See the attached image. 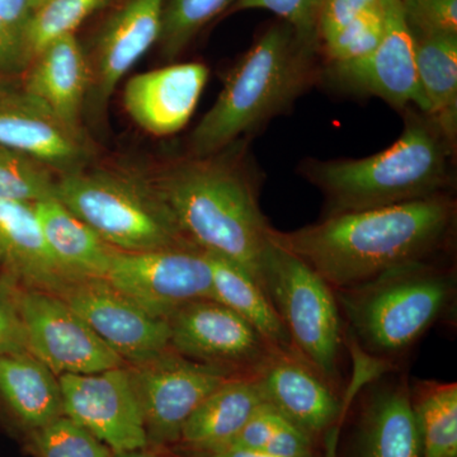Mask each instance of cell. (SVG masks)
I'll return each mask as SVG.
<instances>
[{
    "mask_svg": "<svg viewBox=\"0 0 457 457\" xmlns=\"http://www.w3.org/2000/svg\"><path fill=\"white\" fill-rule=\"evenodd\" d=\"M451 195L326 215L297 230L273 228L276 242L302 258L333 290L356 287L387 270L436 260L453 239Z\"/></svg>",
    "mask_w": 457,
    "mask_h": 457,
    "instance_id": "cell-1",
    "label": "cell"
},
{
    "mask_svg": "<svg viewBox=\"0 0 457 457\" xmlns=\"http://www.w3.org/2000/svg\"><path fill=\"white\" fill-rule=\"evenodd\" d=\"M239 141L207 156H186L147 174L186 239L242 267L260 284L273 228L261 209L260 182Z\"/></svg>",
    "mask_w": 457,
    "mask_h": 457,
    "instance_id": "cell-2",
    "label": "cell"
},
{
    "mask_svg": "<svg viewBox=\"0 0 457 457\" xmlns=\"http://www.w3.org/2000/svg\"><path fill=\"white\" fill-rule=\"evenodd\" d=\"M320 53L299 40L287 23L278 22L240 56L220 95L188 140L189 156L220 153L290 111L320 80Z\"/></svg>",
    "mask_w": 457,
    "mask_h": 457,
    "instance_id": "cell-3",
    "label": "cell"
},
{
    "mask_svg": "<svg viewBox=\"0 0 457 457\" xmlns=\"http://www.w3.org/2000/svg\"><path fill=\"white\" fill-rule=\"evenodd\" d=\"M398 140L359 159H309L300 173L323 194L327 215L449 195L455 143L428 114L408 108Z\"/></svg>",
    "mask_w": 457,
    "mask_h": 457,
    "instance_id": "cell-4",
    "label": "cell"
},
{
    "mask_svg": "<svg viewBox=\"0 0 457 457\" xmlns=\"http://www.w3.org/2000/svg\"><path fill=\"white\" fill-rule=\"evenodd\" d=\"M335 293L356 350L389 365L451 312L456 270L436 260L416 262Z\"/></svg>",
    "mask_w": 457,
    "mask_h": 457,
    "instance_id": "cell-5",
    "label": "cell"
},
{
    "mask_svg": "<svg viewBox=\"0 0 457 457\" xmlns=\"http://www.w3.org/2000/svg\"><path fill=\"white\" fill-rule=\"evenodd\" d=\"M55 198L119 251L192 245L147 176L88 165L57 176Z\"/></svg>",
    "mask_w": 457,
    "mask_h": 457,
    "instance_id": "cell-6",
    "label": "cell"
},
{
    "mask_svg": "<svg viewBox=\"0 0 457 457\" xmlns=\"http://www.w3.org/2000/svg\"><path fill=\"white\" fill-rule=\"evenodd\" d=\"M260 285L300 357L338 389L345 327L335 290L272 236L262 257Z\"/></svg>",
    "mask_w": 457,
    "mask_h": 457,
    "instance_id": "cell-7",
    "label": "cell"
},
{
    "mask_svg": "<svg viewBox=\"0 0 457 457\" xmlns=\"http://www.w3.org/2000/svg\"><path fill=\"white\" fill-rule=\"evenodd\" d=\"M126 366L152 449L176 446L183 426L198 405L237 378L227 370L186 359L170 347L152 359Z\"/></svg>",
    "mask_w": 457,
    "mask_h": 457,
    "instance_id": "cell-8",
    "label": "cell"
},
{
    "mask_svg": "<svg viewBox=\"0 0 457 457\" xmlns=\"http://www.w3.org/2000/svg\"><path fill=\"white\" fill-rule=\"evenodd\" d=\"M101 278L158 318L167 319L186 303L213 299L209 257L194 245L146 252L114 249Z\"/></svg>",
    "mask_w": 457,
    "mask_h": 457,
    "instance_id": "cell-9",
    "label": "cell"
},
{
    "mask_svg": "<svg viewBox=\"0 0 457 457\" xmlns=\"http://www.w3.org/2000/svg\"><path fill=\"white\" fill-rule=\"evenodd\" d=\"M384 35L376 49L351 62L323 64L320 80L339 92L383 99L396 110L428 113L418 80L413 36L400 0H384Z\"/></svg>",
    "mask_w": 457,
    "mask_h": 457,
    "instance_id": "cell-10",
    "label": "cell"
},
{
    "mask_svg": "<svg viewBox=\"0 0 457 457\" xmlns=\"http://www.w3.org/2000/svg\"><path fill=\"white\" fill-rule=\"evenodd\" d=\"M167 321L171 350L237 376L257 375L275 352L245 318L218 300L186 303Z\"/></svg>",
    "mask_w": 457,
    "mask_h": 457,
    "instance_id": "cell-11",
    "label": "cell"
},
{
    "mask_svg": "<svg viewBox=\"0 0 457 457\" xmlns=\"http://www.w3.org/2000/svg\"><path fill=\"white\" fill-rule=\"evenodd\" d=\"M21 308L29 353L54 374H95L126 365L57 295L22 285Z\"/></svg>",
    "mask_w": 457,
    "mask_h": 457,
    "instance_id": "cell-12",
    "label": "cell"
},
{
    "mask_svg": "<svg viewBox=\"0 0 457 457\" xmlns=\"http://www.w3.org/2000/svg\"><path fill=\"white\" fill-rule=\"evenodd\" d=\"M57 296L126 363L152 359L170 348L167 319L149 314L106 279H74Z\"/></svg>",
    "mask_w": 457,
    "mask_h": 457,
    "instance_id": "cell-13",
    "label": "cell"
},
{
    "mask_svg": "<svg viewBox=\"0 0 457 457\" xmlns=\"http://www.w3.org/2000/svg\"><path fill=\"white\" fill-rule=\"evenodd\" d=\"M255 376L266 402L315 438L345 420L352 399L375 374L356 363L351 387L342 399L337 389L299 354L273 352Z\"/></svg>",
    "mask_w": 457,
    "mask_h": 457,
    "instance_id": "cell-14",
    "label": "cell"
},
{
    "mask_svg": "<svg viewBox=\"0 0 457 457\" xmlns=\"http://www.w3.org/2000/svg\"><path fill=\"white\" fill-rule=\"evenodd\" d=\"M64 416L113 453L149 447L128 366L95 374L59 376Z\"/></svg>",
    "mask_w": 457,
    "mask_h": 457,
    "instance_id": "cell-15",
    "label": "cell"
},
{
    "mask_svg": "<svg viewBox=\"0 0 457 457\" xmlns=\"http://www.w3.org/2000/svg\"><path fill=\"white\" fill-rule=\"evenodd\" d=\"M0 145L31 156L56 176L88 167L95 154L84 130L14 84L0 88Z\"/></svg>",
    "mask_w": 457,
    "mask_h": 457,
    "instance_id": "cell-16",
    "label": "cell"
},
{
    "mask_svg": "<svg viewBox=\"0 0 457 457\" xmlns=\"http://www.w3.org/2000/svg\"><path fill=\"white\" fill-rule=\"evenodd\" d=\"M164 0H126L111 14L88 55L90 84L86 110L102 116L119 83L158 44ZM84 110V111H86Z\"/></svg>",
    "mask_w": 457,
    "mask_h": 457,
    "instance_id": "cell-17",
    "label": "cell"
},
{
    "mask_svg": "<svg viewBox=\"0 0 457 457\" xmlns=\"http://www.w3.org/2000/svg\"><path fill=\"white\" fill-rule=\"evenodd\" d=\"M209 75L203 62H177L134 75L123 88V107L147 134L170 137L194 116Z\"/></svg>",
    "mask_w": 457,
    "mask_h": 457,
    "instance_id": "cell-18",
    "label": "cell"
},
{
    "mask_svg": "<svg viewBox=\"0 0 457 457\" xmlns=\"http://www.w3.org/2000/svg\"><path fill=\"white\" fill-rule=\"evenodd\" d=\"M22 88L77 130H83L90 84L88 55L75 33L45 46L27 68Z\"/></svg>",
    "mask_w": 457,
    "mask_h": 457,
    "instance_id": "cell-19",
    "label": "cell"
},
{
    "mask_svg": "<svg viewBox=\"0 0 457 457\" xmlns=\"http://www.w3.org/2000/svg\"><path fill=\"white\" fill-rule=\"evenodd\" d=\"M0 269L26 287L59 295L78 276L50 251L31 204L0 200Z\"/></svg>",
    "mask_w": 457,
    "mask_h": 457,
    "instance_id": "cell-20",
    "label": "cell"
},
{
    "mask_svg": "<svg viewBox=\"0 0 457 457\" xmlns=\"http://www.w3.org/2000/svg\"><path fill=\"white\" fill-rule=\"evenodd\" d=\"M266 402L257 376H237L219 386L198 405L183 426L182 451L227 446Z\"/></svg>",
    "mask_w": 457,
    "mask_h": 457,
    "instance_id": "cell-21",
    "label": "cell"
},
{
    "mask_svg": "<svg viewBox=\"0 0 457 457\" xmlns=\"http://www.w3.org/2000/svg\"><path fill=\"white\" fill-rule=\"evenodd\" d=\"M0 402L29 432L64 416L59 376L31 353L0 357Z\"/></svg>",
    "mask_w": 457,
    "mask_h": 457,
    "instance_id": "cell-22",
    "label": "cell"
},
{
    "mask_svg": "<svg viewBox=\"0 0 457 457\" xmlns=\"http://www.w3.org/2000/svg\"><path fill=\"white\" fill-rule=\"evenodd\" d=\"M362 457H422L407 375L370 402L363 423Z\"/></svg>",
    "mask_w": 457,
    "mask_h": 457,
    "instance_id": "cell-23",
    "label": "cell"
},
{
    "mask_svg": "<svg viewBox=\"0 0 457 457\" xmlns=\"http://www.w3.org/2000/svg\"><path fill=\"white\" fill-rule=\"evenodd\" d=\"M206 254L212 270L213 300L245 318L273 351L299 354L285 324L257 279L233 262Z\"/></svg>",
    "mask_w": 457,
    "mask_h": 457,
    "instance_id": "cell-24",
    "label": "cell"
},
{
    "mask_svg": "<svg viewBox=\"0 0 457 457\" xmlns=\"http://www.w3.org/2000/svg\"><path fill=\"white\" fill-rule=\"evenodd\" d=\"M33 207L56 260L75 275L102 278L114 248L55 197L40 201Z\"/></svg>",
    "mask_w": 457,
    "mask_h": 457,
    "instance_id": "cell-25",
    "label": "cell"
},
{
    "mask_svg": "<svg viewBox=\"0 0 457 457\" xmlns=\"http://www.w3.org/2000/svg\"><path fill=\"white\" fill-rule=\"evenodd\" d=\"M418 80L428 116L456 144L457 35L413 33Z\"/></svg>",
    "mask_w": 457,
    "mask_h": 457,
    "instance_id": "cell-26",
    "label": "cell"
},
{
    "mask_svg": "<svg viewBox=\"0 0 457 457\" xmlns=\"http://www.w3.org/2000/svg\"><path fill=\"white\" fill-rule=\"evenodd\" d=\"M411 399L422 457H457V384L418 380Z\"/></svg>",
    "mask_w": 457,
    "mask_h": 457,
    "instance_id": "cell-27",
    "label": "cell"
},
{
    "mask_svg": "<svg viewBox=\"0 0 457 457\" xmlns=\"http://www.w3.org/2000/svg\"><path fill=\"white\" fill-rule=\"evenodd\" d=\"M237 0H164L159 50L173 62L194 41L204 26L227 13Z\"/></svg>",
    "mask_w": 457,
    "mask_h": 457,
    "instance_id": "cell-28",
    "label": "cell"
},
{
    "mask_svg": "<svg viewBox=\"0 0 457 457\" xmlns=\"http://www.w3.org/2000/svg\"><path fill=\"white\" fill-rule=\"evenodd\" d=\"M57 176L31 156L0 145V200L35 204L55 197Z\"/></svg>",
    "mask_w": 457,
    "mask_h": 457,
    "instance_id": "cell-29",
    "label": "cell"
},
{
    "mask_svg": "<svg viewBox=\"0 0 457 457\" xmlns=\"http://www.w3.org/2000/svg\"><path fill=\"white\" fill-rule=\"evenodd\" d=\"M107 0H46L32 12L27 25L26 40L31 57L56 38L75 33L84 21Z\"/></svg>",
    "mask_w": 457,
    "mask_h": 457,
    "instance_id": "cell-30",
    "label": "cell"
},
{
    "mask_svg": "<svg viewBox=\"0 0 457 457\" xmlns=\"http://www.w3.org/2000/svg\"><path fill=\"white\" fill-rule=\"evenodd\" d=\"M29 0H0V88L22 79L32 62L26 32Z\"/></svg>",
    "mask_w": 457,
    "mask_h": 457,
    "instance_id": "cell-31",
    "label": "cell"
},
{
    "mask_svg": "<svg viewBox=\"0 0 457 457\" xmlns=\"http://www.w3.org/2000/svg\"><path fill=\"white\" fill-rule=\"evenodd\" d=\"M29 445L37 457H113L104 442L65 416L29 432Z\"/></svg>",
    "mask_w": 457,
    "mask_h": 457,
    "instance_id": "cell-32",
    "label": "cell"
},
{
    "mask_svg": "<svg viewBox=\"0 0 457 457\" xmlns=\"http://www.w3.org/2000/svg\"><path fill=\"white\" fill-rule=\"evenodd\" d=\"M384 29L385 7L381 0L320 45L319 53L324 64L351 62L368 55L381 41Z\"/></svg>",
    "mask_w": 457,
    "mask_h": 457,
    "instance_id": "cell-33",
    "label": "cell"
},
{
    "mask_svg": "<svg viewBox=\"0 0 457 457\" xmlns=\"http://www.w3.org/2000/svg\"><path fill=\"white\" fill-rule=\"evenodd\" d=\"M324 0H237L228 13L262 9L281 18L299 40L319 50L318 25Z\"/></svg>",
    "mask_w": 457,
    "mask_h": 457,
    "instance_id": "cell-34",
    "label": "cell"
},
{
    "mask_svg": "<svg viewBox=\"0 0 457 457\" xmlns=\"http://www.w3.org/2000/svg\"><path fill=\"white\" fill-rule=\"evenodd\" d=\"M21 293L22 284L0 269V357L29 353Z\"/></svg>",
    "mask_w": 457,
    "mask_h": 457,
    "instance_id": "cell-35",
    "label": "cell"
},
{
    "mask_svg": "<svg viewBox=\"0 0 457 457\" xmlns=\"http://www.w3.org/2000/svg\"><path fill=\"white\" fill-rule=\"evenodd\" d=\"M413 33L457 35V0H400Z\"/></svg>",
    "mask_w": 457,
    "mask_h": 457,
    "instance_id": "cell-36",
    "label": "cell"
},
{
    "mask_svg": "<svg viewBox=\"0 0 457 457\" xmlns=\"http://www.w3.org/2000/svg\"><path fill=\"white\" fill-rule=\"evenodd\" d=\"M285 418L278 409L264 402L227 446L263 451Z\"/></svg>",
    "mask_w": 457,
    "mask_h": 457,
    "instance_id": "cell-37",
    "label": "cell"
},
{
    "mask_svg": "<svg viewBox=\"0 0 457 457\" xmlns=\"http://www.w3.org/2000/svg\"><path fill=\"white\" fill-rule=\"evenodd\" d=\"M380 2L381 0H324L318 25L319 49L323 42L329 40L351 21L376 7Z\"/></svg>",
    "mask_w": 457,
    "mask_h": 457,
    "instance_id": "cell-38",
    "label": "cell"
},
{
    "mask_svg": "<svg viewBox=\"0 0 457 457\" xmlns=\"http://www.w3.org/2000/svg\"><path fill=\"white\" fill-rule=\"evenodd\" d=\"M263 453L278 457H314V438L285 418Z\"/></svg>",
    "mask_w": 457,
    "mask_h": 457,
    "instance_id": "cell-39",
    "label": "cell"
},
{
    "mask_svg": "<svg viewBox=\"0 0 457 457\" xmlns=\"http://www.w3.org/2000/svg\"><path fill=\"white\" fill-rule=\"evenodd\" d=\"M182 457H278L263 451L242 449V447H220L204 451H183Z\"/></svg>",
    "mask_w": 457,
    "mask_h": 457,
    "instance_id": "cell-40",
    "label": "cell"
},
{
    "mask_svg": "<svg viewBox=\"0 0 457 457\" xmlns=\"http://www.w3.org/2000/svg\"><path fill=\"white\" fill-rule=\"evenodd\" d=\"M342 420L330 427L326 432V444H324V457H337L338 449L339 432H341Z\"/></svg>",
    "mask_w": 457,
    "mask_h": 457,
    "instance_id": "cell-41",
    "label": "cell"
},
{
    "mask_svg": "<svg viewBox=\"0 0 457 457\" xmlns=\"http://www.w3.org/2000/svg\"><path fill=\"white\" fill-rule=\"evenodd\" d=\"M113 457H164L158 455L152 447H143V449L117 451L113 453Z\"/></svg>",
    "mask_w": 457,
    "mask_h": 457,
    "instance_id": "cell-42",
    "label": "cell"
},
{
    "mask_svg": "<svg viewBox=\"0 0 457 457\" xmlns=\"http://www.w3.org/2000/svg\"><path fill=\"white\" fill-rule=\"evenodd\" d=\"M45 2H46V0H29V4H31V11H35V9H37L40 7V5L44 4Z\"/></svg>",
    "mask_w": 457,
    "mask_h": 457,
    "instance_id": "cell-43",
    "label": "cell"
},
{
    "mask_svg": "<svg viewBox=\"0 0 457 457\" xmlns=\"http://www.w3.org/2000/svg\"><path fill=\"white\" fill-rule=\"evenodd\" d=\"M173 457H182V456H173Z\"/></svg>",
    "mask_w": 457,
    "mask_h": 457,
    "instance_id": "cell-44",
    "label": "cell"
}]
</instances>
